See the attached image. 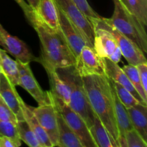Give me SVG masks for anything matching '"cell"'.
Returning <instances> with one entry per match:
<instances>
[{"label":"cell","instance_id":"4316f807","mask_svg":"<svg viewBox=\"0 0 147 147\" xmlns=\"http://www.w3.org/2000/svg\"><path fill=\"white\" fill-rule=\"evenodd\" d=\"M113 83V87H114L116 93L117 94L118 97H119V100H121L123 106L126 108V109H129V108L132 107V106H135L136 104L139 103V102L135 98L134 96L126 88L121 86L119 83H114L112 80Z\"/></svg>","mask_w":147,"mask_h":147},{"label":"cell","instance_id":"4dcf8cb0","mask_svg":"<svg viewBox=\"0 0 147 147\" xmlns=\"http://www.w3.org/2000/svg\"><path fill=\"white\" fill-rule=\"evenodd\" d=\"M0 120L11 122L16 125L17 119L12 111L9 108L2 98L0 96Z\"/></svg>","mask_w":147,"mask_h":147},{"label":"cell","instance_id":"7a4b0ae2","mask_svg":"<svg viewBox=\"0 0 147 147\" xmlns=\"http://www.w3.org/2000/svg\"><path fill=\"white\" fill-rule=\"evenodd\" d=\"M82 80L92 109L119 146V130L110 80L106 75L85 76Z\"/></svg>","mask_w":147,"mask_h":147},{"label":"cell","instance_id":"1f68e13d","mask_svg":"<svg viewBox=\"0 0 147 147\" xmlns=\"http://www.w3.org/2000/svg\"><path fill=\"white\" fill-rule=\"evenodd\" d=\"M138 72H139V78L142 82V86L144 89L147 92V63H142V64L136 65Z\"/></svg>","mask_w":147,"mask_h":147},{"label":"cell","instance_id":"3957f363","mask_svg":"<svg viewBox=\"0 0 147 147\" xmlns=\"http://www.w3.org/2000/svg\"><path fill=\"white\" fill-rule=\"evenodd\" d=\"M114 10L111 18H103L109 25L133 41L144 53H147V34L145 26L132 14L120 0H113Z\"/></svg>","mask_w":147,"mask_h":147},{"label":"cell","instance_id":"f546056e","mask_svg":"<svg viewBox=\"0 0 147 147\" xmlns=\"http://www.w3.org/2000/svg\"><path fill=\"white\" fill-rule=\"evenodd\" d=\"M75 4L78 7L79 9L90 20V22L95 20L100 19L101 17L93 9L87 0H72Z\"/></svg>","mask_w":147,"mask_h":147},{"label":"cell","instance_id":"52a82bcc","mask_svg":"<svg viewBox=\"0 0 147 147\" xmlns=\"http://www.w3.org/2000/svg\"><path fill=\"white\" fill-rule=\"evenodd\" d=\"M59 9L63 11L73 25L78 29L88 45L93 47L94 27L90 20L80 11L72 0H56Z\"/></svg>","mask_w":147,"mask_h":147},{"label":"cell","instance_id":"d6a6232c","mask_svg":"<svg viewBox=\"0 0 147 147\" xmlns=\"http://www.w3.org/2000/svg\"><path fill=\"white\" fill-rule=\"evenodd\" d=\"M21 143L17 142L7 136H0V147H19Z\"/></svg>","mask_w":147,"mask_h":147},{"label":"cell","instance_id":"30bf717a","mask_svg":"<svg viewBox=\"0 0 147 147\" xmlns=\"http://www.w3.org/2000/svg\"><path fill=\"white\" fill-rule=\"evenodd\" d=\"M100 22L113 34L119 45L122 56L124 57L129 65L136 66L142 63H147L145 54L133 41L119 32L114 27L107 24L103 20V17L100 20Z\"/></svg>","mask_w":147,"mask_h":147},{"label":"cell","instance_id":"e575fe53","mask_svg":"<svg viewBox=\"0 0 147 147\" xmlns=\"http://www.w3.org/2000/svg\"><path fill=\"white\" fill-rule=\"evenodd\" d=\"M27 1L29 5L32 9L35 8L37 4V2H38V0H27Z\"/></svg>","mask_w":147,"mask_h":147},{"label":"cell","instance_id":"836d02e7","mask_svg":"<svg viewBox=\"0 0 147 147\" xmlns=\"http://www.w3.org/2000/svg\"><path fill=\"white\" fill-rule=\"evenodd\" d=\"M14 1L21 7L24 15H25L26 19L27 20L30 17V14H31L32 11V8L28 4H27V2L24 0H14Z\"/></svg>","mask_w":147,"mask_h":147},{"label":"cell","instance_id":"44dd1931","mask_svg":"<svg viewBox=\"0 0 147 147\" xmlns=\"http://www.w3.org/2000/svg\"><path fill=\"white\" fill-rule=\"evenodd\" d=\"M89 130L97 147H119L116 141L96 114Z\"/></svg>","mask_w":147,"mask_h":147},{"label":"cell","instance_id":"d590c367","mask_svg":"<svg viewBox=\"0 0 147 147\" xmlns=\"http://www.w3.org/2000/svg\"><path fill=\"white\" fill-rule=\"evenodd\" d=\"M0 73H1V69H0Z\"/></svg>","mask_w":147,"mask_h":147},{"label":"cell","instance_id":"2e32d148","mask_svg":"<svg viewBox=\"0 0 147 147\" xmlns=\"http://www.w3.org/2000/svg\"><path fill=\"white\" fill-rule=\"evenodd\" d=\"M0 96L2 98L7 106L12 111L17 121L24 119L21 108L22 98L16 90L2 73H0Z\"/></svg>","mask_w":147,"mask_h":147},{"label":"cell","instance_id":"e0dca14e","mask_svg":"<svg viewBox=\"0 0 147 147\" xmlns=\"http://www.w3.org/2000/svg\"><path fill=\"white\" fill-rule=\"evenodd\" d=\"M103 62L105 65V70H106V75L109 78L113 80L114 83H119L121 86L124 87L125 88L127 89L132 95L135 97V98L142 104L146 105L147 103H145L136 89L134 88L132 84L131 83L130 80H129L128 77L123 70H122L121 67L119 65V63H116L112 60H109V58H103Z\"/></svg>","mask_w":147,"mask_h":147},{"label":"cell","instance_id":"cb8c5ba5","mask_svg":"<svg viewBox=\"0 0 147 147\" xmlns=\"http://www.w3.org/2000/svg\"><path fill=\"white\" fill-rule=\"evenodd\" d=\"M124 7L139 20L147 25V0H120Z\"/></svg>","mask_w":147,"mask_h":147},{"label":"cell","instance_id":"f1b7e54d","mask_svg":"<svg viewBox=\"0 0 147 147\" xmlns=\"http://www.w3.org/2000/svg\"><path fill=\"white\" fill-rule=\"evenodd\" d=\"M0 136H7L11 137L17 142L21 143L16 125L11 122L0 120Z\"/></svg>","mask_w":147,"mask_h":147},{"label":"cell","instance_id":"277c9868","mask_svg":"<svg viewBox=\"0 0 147 147\" xmlns=\"http://www.w3.org/2000/svg\"><path fill=\"white\" fill-rule=\"evenodd\" d=\"M65 69L67 72L60 76L67 82L70 86V96L68 105L75 112L81 116L89 128L92 124L96 113L89 103L82 77L78 75L73 66Z\"/></svg>","mask_w":147,"mask_h":147},{"label":"cell","instance_id":"ba28073f","mask_svg":"<svg viewBox=\"0 0 147 147\" xmlns=\"http://www.w3.org/2000/svg\"><path fill=\"white\" fill-rule=\"evenodd\" d=\"M74 70L80 77L93 75H106L103 59L93 47L85 45L76 57Z\"/></svg>","mask_w":147,"mask_h":147},{"label":"cell","instance_id":"484cf974","mask_svg":"<svg viewBox=\"0 0 147 147\" xmlns=\"http://www.w3.org/2000/svg\"><path fill=\"white\" fill-rule=\"evenodd\" d=\"M121 68L128 77L129 80H130L132 86L136 89L137 93L142 98V100L147 103V92L144 89L143 86H142L136 66L129 64L124 65Z\"/></svg>","mask_w":147,"mask_h":147},{"label":"cell","instance_id":"7402d4cb","mask_svg":"<svg viewBox=\"0 0 147 147\" xmlns=\"http://www.w3.org/2000/svg\"><path fill=\"white\" fill-rule=\"evenodd\" d=\"M57 111V110H56ZM59 147H83L80 139L57 111Z\"/></svg>","mask_w":147,"mask_h":147},{"label":"cell","instance_id":"5b68a950","mask_svg":"<svg viewBox=\"0 0 147 147\" xmlns=\"http://www.w3.org/2000/svg\"><path fill=\"white\" fill-rule=\"evenodd\" d=\"M46 92L48 100L53 103L65 121L80 139L83 147H97L96 142L92 137L88 126L81 116L75 112L67 103L55 97L50 90Z\"/></svg>","mask_w":147,"mask_h":147},{"label":"cell","instance_id":"8fae6325","mask_svg":"<svg viewBox=\"0 0 147 147\" xmlns=\"http://www.w3.org/2000/svg\"><path fill=\"white\" fill-rule=\"evenodd\" d=\"M0 47L7 53L23 63H30L37 60L24 42L10 34L0 23Z\"/></svg>","mask_w":147,"mask_h":147},{"label":"cell","instance_id":"9a60e30c","mask_svg":"<svg viewBox=\"0 0 147 147\" xmlns=\"http://www.w3.org/2000/svg\"><path fill=\"white\" fill-rule=\"evenodd\" d=\"M33 9L46 25L55 31L60 32L59 8L56 0H38Z\"/></svg>","mask_w":147,"mask_h":147},{"label":"cell","instance_id":"6da1fadb","mask_svg":"<svg viewBox=\"0 0 147 147\" xmlns=\"http://www.w3.org/2000/svg\"><path fill=\"white\" fill-rule=\"evenodd\" d=\"M27 22L37 32L41 44V57L37 61L51 68H67L76 63V57L67 45L61 32H56L46 25L32 9Z\"/></svg>","mask_w":147,"mask_h":147},{"label":"cell","instance_id":"ac0fdd59","mask_svg":"<svg viewBox=\"0 0 147 147\" xmlns=\"http://www.w3.org/2000/svg\"><path fill=\"white\" fill-rule=\"evenodd\" d=\"M47 72L50 86V92L55 97L61 99L68 104L70 96V88L68 83L57 73V70L47 66H43Z\"/></svg>","mask_w":147,"mask_h":147},{"label":"cell","instance_id":"8992f818","mask_svg":"<svg viewBox=\"0 0 147 147\" xmlns=\"http://www.w3.org/2000/svg\"><path fill=\"white\" fill-rule=\"evenodd\" d=\"M100 19L91 22L94 27L93 47L102 58H109L119 63L122 56L119 45L113 34L100 24Z\"/></svg>","mask_w":147,"mask_h":147},{"label":"cell","instance_id":"603a6c76","mask_svg":"<svg viewBox=\"0 0 147 147\" xmlns=\"http://www.w3.org/2000/svg\"><path fill=\"white\" fill-rule=\"evenodd\" d=\"M0 69L14 86H19V70L17 60L11 59L7 52L0 48Z\"/></svg>","mask_w":147,"mask_h":147},{"label":"cell","instance_id":"7c38bea8","mask_svg":"<svg viewBox=\"0 0 147 147\" xmlns=\"http://www.w3.org/2000/svg\"><path fill=\"white\" fill-rule=\"evenodd\" d=\"M17 60L19 70V86L27 90L38 105L45 104L48 102L47 92H44L37 80L30 66V63H23Z\"/></svg>","mask_w":147,"mask_h":147},{"label":"cell","instance_id":"5bb4252c","mask_svg":"<svg viewBox=\"0 0 147 147\" xmlns=\"http://www.w3.org/2000/svg\"><path fill=\"white\" fill-rule=\"evenodd\" d=\"M110 80L111 86L112 96H113V103H114L115 116H116V124H117L118 130H119V146H126V140H125V133L127 131L134 129V126L131 122L130 118L127 112V109L123 106L121 102L116 93L114 87H113L112 80Z\"/></svg>","mask_w":147,"mask_h":147},{"label":"cell","instance_id":"ffe728a7","mask_svg":"<svg viewBox=\"0 0 147 147\" xmlns=\"http://www.w3.org/2000/svg\"><path fill=\"white\" fill-rule=\"evenodd\" d=\"M127 112L134 129L147 142V106L139 103L127 109Z\"/></svg>","mask_w":147,"mask_h":147},{"label":"cell","instance_id":"d6986e66","mask_svg":"<svg viewBox=\"0 0 147 147\" xmlns=\"http://www.w3.org/2000/svg\"><path fill=\"white\" fill-rule=\"evenodd\" d=\"M21 108L24 119L27 121L30 129H32L34 134L35 135L37 141L40 143V146L53 147L48 136L33 113L31 106L26 104L23 101L22 99L21 100Z\"/></svg>","mask_w":147,"mask_h":147},{"label":"cell","instance_id":"d4e9b609","mask_svg":"<svg viewBox=\"0 0 147 147\" xmlns=\"http://www.w3.org/2000/svg\"><path fill=\"white\" fill-rule=\"evenodd\" d=\"M16 127L20 140L30 147H41L35 135L24 119L17 121Z\"/></svg>","mask_w":147,"mask_h":147},{"label":"cell","instance_id":"4fadbf2b","mask_svg":"<svg viewBox=\"0 0 147 147\" xmlns=\"http://www.w3.org/2000/svg\"><path fill=\"white\" fill-rule=\"evenodd\" d=\"M59 16L60 32L67 45L76 57L80 53L82 48L85 45H88L87 43L80 32L73 25V23L69 20L60 9H59Z\"/></svg>","mask_w":147,"mask_h":147},{"label":"cell","instance_id":"9c48e42d","mask_svg":"<svg viewBox=\"0 0 147 147\" xmlns=\"http://www.w3.org/2000/svg\"><path fill=\"white\" fill-rule=\"evenodd\" d=\"M31 108L37 121L48 136L53 146H58L57 111L53 103L48 100L45 104Z\"/></svg>","mask_w":147,"mask_h":147},{"label":"cell","instance_id":"83f0119b","mask_svg":"<svg viewBox=\"0 0 147 147\" xmlns=\"http://www.w3.org/2000/svg\"><path fill=\"white\" fill-rule=\"evenodd\" d=\"M125 140L127 147H146L147 142L140 136L135 129L127 131L125 133Z\"/></svg>","mask_w":147,"mask_h":147}]
</instances>
